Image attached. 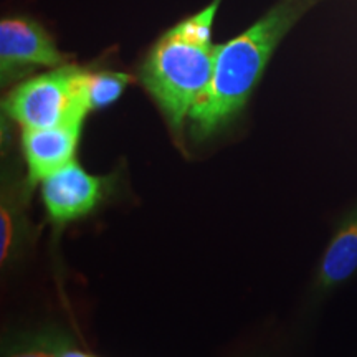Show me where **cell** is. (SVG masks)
Returning <instances> with one entry per match:
<instances>
[{
  "label": "cell",
  "instance_id": "6da1fadb",
  "mask_svg": "<svg viewBox=\"0 0 357 357\" xmlns=\"http://www.w3.org/2000/svg\"><path fill=\"white\" fill-rule=\"evenodd\" d=\"M316 2L280 0L243 33L217 45L211 83L189 113L195 139H207L242 113L281 40Z\"/></svg>",
  "mask_w": 357,
  "mask_h": 357
},
{
  "label": "cell",
  "instance_id": "7a4b0ae2",
  "mask_svg": "<svg viewBox=\"0 0 357 357\" xmlns=\"http://www.w3.org/2000/svg\"><path fill=\"white\" fill-rule=\"evenodd\" d=\"M215 45H202L172 29L153 45L139 68V82L158 102L177 137L213 73Z\"/></svg>",
  "mask_w": 357,
  "mask_h": 357
},
{
  "label": "cell",
  "instance_id": "3957f363",
  "mask_svg": "<svg viewBox=\"0 0 357 357\" xmlns=\"http://www.w3.org/2000/svg\"><path fill=\"white\" fill-rule=\"evenodd\" d=\"M82 68L66 63L26 78L8 91L3 100V113L22 129L48 128L83 119L78 105V77Z\"/></svg>",
  "mask_w": 357,
  "mask_h": 357
},
{
  "label": "cell",
  "instance_id": "277c9868",
  "mask_svg": "<svg viewBox=\"0 0 357 357\" xmlns=\"http://www.w3.org/2000/svg\"><path fill=\"white\" fill-rule=\"evenodd\" d=\"M68 63L52 35L37 20L7 17L0 22V82H19L38 68H58Z\"/></svg>",
  "mask_w": 357,
  "mask_h": 357
},
{
  "label": "cell",
  "instance_id": "5b68a950",
  "mask_svg": "<svg viewBox=\"0 0 357 357\" xmlns=\"http://www.w3.org/2000/svg\"><path fill=\"white\" fill-rule=\"evenodd\" d=\"M106 184L108 178L93 176L71 160L42 181V202L48 220L63 227L89 215L105 197Z\"/></svg>",
  "mask_w": 357,
  "mask_h": 357
},
{
  "label": "cell",
  "instance_id": "8992f818",
  "mask_svg": "<svg viewBox=\"0 0 357 357\" xmlns=\"http://www.w3.org/2000/svg\"><path fill=\"white\" fill-rule=\"evenodd\" d=\"M83 123V119H71L56 126L22 129V153L30 184L42 182L75 160Z\"/></svg>",
  "mask_w": 357,
  "mask_h": 357
},
{
  "label": "cell",
  "instance_id": "52a82bcc",
  "mask_svg": "<svg viewBox=\"0 0 357 357\" xmlns=\"http://www.w3.org/2000/svg\"><path fill=\"white\" fill-rule=\"evenodd\" d=\"M357 273V204L339 220L314 278L316 296H328Z\"/></svg>",
  "mask_w": 357,
  "mask_h": 357
},
{
  "label": "cell",
  "instance_id": "ba28073f",
  "mask_svg": "<svg viewBox=\"0 0 357 357\" xmlns=\"http://www.w3.org/2000/svg\"><path fill=\"white\" fill-rule=\"evenodd\" d=\"M32 184L29 181L13 182L3 176L2 197H0V265L12 266L24 257L29 248L30 222L26 217V204Z\"/></svg>",
  "mask_w": 357,
  "mask_h": 357
},
{
  "label": "cell",
  "instance_id": "9c48e42d",
  "mask_svg": "<svg viewBox=\"0 0 357 357\" xmlns=\"http://www.w3.org/2000/svg\"><path fill=\"white\" fill-rule=\"evenodd\" d=\"M134 78L121 71H89L82 68L78 77V105L84 116L114 105Z\"/></svg>",
  "mask_w": 357,
  "mask_h": 357
},
{
  "label": "cell",
  "instance_id": "30bf717a",
  "mask_svg": "<svg viewBox=\"0 0 357 357\" xmlns=\"http://www.w3.org/2000/svg\"><path fill=\"white\" fill-rule=\"evenodd\" d=\"M3 354L29 357H84L89 352L68 333L45 328L13 337L3 347Z\"/></svg>",
  "mask_w": 357,
  "mask_h": 357
}]
</instances>
